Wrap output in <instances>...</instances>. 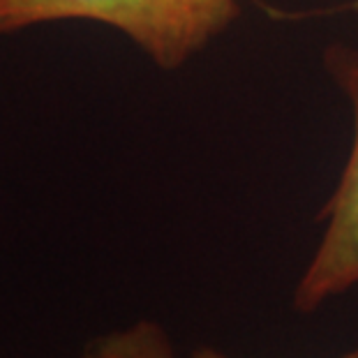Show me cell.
<instances>
[{
  "instance_id": "6da1fadb",
  "label": "cell",
  "mask_w": 358,
  "mask_h": 358,
  "mask_svg": "<svg viewBox=\"0 0 358 358\" xmlns=\"http://www.w3.org/2000/svg\"><path fill=\"white\" fill-rule=\"evenodd\" d=\"M243 12V0H0V35L60 21L118 30L164 72H178Z\"/></svg>"
},
{
  "instance_id": "7a4b0ae2",
  "label": "cell",
  "mask_w": 358,
  "mask_h": 358,
  "mask_svg": "<svg viewBox=\"0 0 358 358\" xmlns=\"http://www.w3.org/2000/svg\"><path fill=\"white\" fill-rule=\"evenodd\" d=\"M324 67L352 109V148L322 210V238L294 289V310L312 315L358 285V49L331 44Z\"/></svg>"
},
{
  "instance_id": "3957f363",
  "label": "cell",
  "mask_w": 358,
  "mask_h": 358,
  "mask_svg": "<svg viewBox=\"0 0 358 358\" xmlns=\"http://www.w3.org/2000/svg\"><path fill=\"white\" fill-rule=\"evenodd\" d=\"M74 358H180L169 331L155 319H136L93 335Z\"/></svg>"
},
{
  "instance_id": "277c9868",
  "label": "cell",
  "mask_w": 358,
  "mask_h": 358,
  "mask_svg": "<svg viewBox=\"0 0 358 358\" xmlns=\"http://www.w3.org/2000/svg\"><path fill=\"white\" fill-rule=\"evenodd\" d=\"M187 358H231V356L224 354V352H220V349L210 347V345H203V347H196ZM340 358H358V347L356 349H349V352L342 354Z\"/></svg>"
}]
</instances>
